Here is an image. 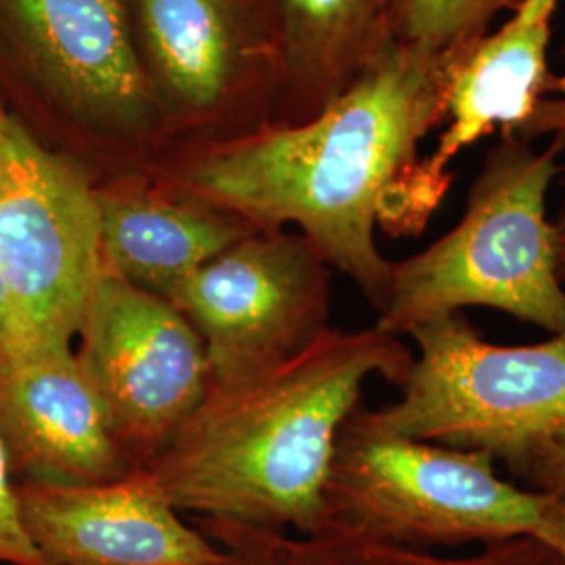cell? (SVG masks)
I'll return each mask as SVG.
<instances>
[{
    "label": "cell",
    "instance_id": "cell-1",
    "mask_svg": "<svg viewBox=\"0 0 565 565\" xmlns=\"http://www.w3.org/2000/svg\"><path fill=\"white\" fill-rule=\"evenodd\" d=\"M471 46L392 41L317 116L200 151L158 184L258 231L298 226L382 315L394 263L382 256L375 226L417 233L434 212L417 182L419 145L445 121L450 82Z\"/></svg>",
    "mask_w": 565,
    "mask_h": 565
},
{
    "label": "cell",
    "instance_id": "cell-2",
    "mask_svg": "<svg viewBox=\"0 0 565 565\" xmlns=\"http://www.w3.org/2000/svg\"><path fill=\"white\" fill-rule=\"evenodd\" d=\"M413 361L403 338L375 324L331 327L287 363L207 387L145 471L182 515L317 536L335 443L364 384L403 387Z\"/></svg>",
    "mask_w": 565,
    "mask_h": 565
},
{
    "label": "cell",
    "instance_id": "cell-3",
    "mask_svg": "<svg viewBox=\"0 0 565 565\" xmlns=\"http://www.w3.org/2000/svg\"><path fill=\"white\" fill-rule=\"evenodd\" d=\"M564 149L565 135L551 137L545 149L501 135L469 186L459 224L424 252L394 263L387 306L375 327L404 338L450 312L492 308L551 335L565 331V285L546 216Z\"/></svg>",
    "mask_w": 565,
    "mask_h": 565
},
{
    "label": "cell",
    "instance_id": "cell-4",
    "mask_svg": "<svg viewBox=\"0 0 565 565\" xmlns=\"http://www.w3.org/2000/svg\"><path fill=\"white\" fill-rule=\"evenodd\" d=\"M494 463L478 450L375 434L352 413L335 443L317 536L419 551L536 536L551 494L507 482Z\"/></svg>",
    "mask_w": 565,
    "mask_h": 565
},
{
    "label": "cell",
    "instance_id": "cell-5",
    "mask_svg": "<svg viewBox=\"0 0 565 565\" xmlns=\"http://www.w3.org/2000/svg\"><path fill=\"white\" fill-rule=\"evenodd\" d=\"M403 396L384 408L356 406L366 429L431 445L478 450L518 463L565 427V331L530 345H499L463 312L417 324Z\"/></svg>",
    "mask_w": 565,
    "mask_h": 565
},
{
    "label": "cell",
    "instance_id": "cell-6",
    "mask_svg": "<svg viewBox=\"0 0 565 565\" xmlns=\"http://www.w3.org/2000/svg\"><path fill=\"white\" fill-rule=\"evenodd\" d=\"M0 270L21 345H74L102 275L97 184L0 103Z\"/></svg>",
    "mask_w": 565,
    "mask_h": 565
},
{
    "label": "cell",
    "instance_id": "cell-7",
    "mask_svg": "<svg viewBox=\"0 0 565 565\" xmlns=\"http://www.w3.org/2000/svg\"><path fill=\"white\" fill-rule=\"evenodd\" d=\"M202 338L210 387L302 354L331 329V268L300 233L256 231L166 298Z\"/></svg>",
    "mask_w": 565,
    "mask_h": 565
},
{
    "label": "cell",
    "instance_id": "cell-8",
    "mask_svg": "<svg viewBox=\"0 0 565 565\" xmlns=\"http://www.w3.org/2000/svg\"><path fill=\"white\" fill-rule=\"evenodd\" d=\"M76 340L111 438L128 463L145 469L207 394L200 333L162 296L102 270Z\"/></svg>",
    "mask_w": 565,
    "mask_h": 565
},
{
    "label": "cell",
    "instance_id": "cell-9",
    "mask_svg": "<svg viewBox=\"0 0 565 565\" xmlns=\"http://www.w3.org/2000/svg\"><path fill=\"white\" fill-rule=\"evenodd\" d=\"M15 488L23 525L51 565H226L145 469L99 484Z\"/></svg>",
    "mask_w": 565,
    "mask_h": 565
},
{
    "label": "cell",
    "instance_id": "cell-10",
    "mask_svg": "<svg viewBox=\"0 0 565 565\" xmlns=\"http://www.w3.org/2000/svg\"><path fill=\"white\" fill-rule=\"evenodd\" d=\"M0 445L15 482L99 484L135 471L74 345H0Z\"/></svg>",
    "mask_w": 565,
    "mask_h": 565
},
{
    "label": "cell",
    "instance_id": "cell-11",
    "mask_svg": "<svg viewBox=\"0 0 565 565\" xmlns=\"http://www.w3.org/2000/svg\"><path fill=\"white\" fill-rule=\"evenodd\" d=\"M559 0H518L513 15L476 42L459 63L448 99L445 135L427 162L419 163V184L427 200L445 198L450 162L473 142L501 128L515 135L545 95L548 44Z\"/></svg>",
    "mask_w": 565,
    "mask_h": 565
},
{
    "label": "cell",
    "instance_id": "cell-12",
    "mask_svg": "<svg viewBox=\"0 0 565 565\" xmlns=\"http://www.w3.org/2000/svg\"><path fill=\"white\" fill-rule=\"evenodd\" d=\"M97 202L103 270L162 298L258 231L214 205L135 177L99 184Z\"/></svg>",
    "mask_w": 565,
    "mask_h": 565
},
{
    "label": "cell",
    "instance_id": "cell-13",
    "mask_svg": "<svg viewBox=\"0 0 565 565\" xmlns=\"http://www.w3.org/2000/svg\"><path fill=\"white\" fill-rule=\"evenodd\" d=\"M191 522L223 551L226 565H565L564 557L536 536L488 543L467 557H443L348 536H289L216 518Z\"/></svg>",
    "mask_w": 565,
    "mask_h": 565
},
{
    "label": "cell",
    "instance_id": "cell-14",
    "mask_svg": "<svg viewBox=\"0 0 565 565\" xmlns=\"http://www.w3.org/2000/svg\"><path fill=\"white\" fill-rule=\"evenodd\" d=\"M390 7L392 0H282L289 67L310 118L394 41Z\"/></svg>",
    "mask_w": 565,
    "mask_h": 565
},
{
    "label": "cell",
    "instance_id": "cell-15",
    "mask_svg": "<svg viewBox=\"0 0 565 565\" xmlns=\"http://www.w3.org/2000/svg\"><path fill=\"white\" fill-rule=\"evenodd\" d=\"M149 53L174 97L207 107L233 70V25L224 0H137Z\"/></svg>",
    "mask_w": 565,
    "mask_h": 565
},
{
    "label": "cell",
    "instance_id": "cell-16",
    "mask_svg": "<svg viewBox=\"0 0 565 565\" xmlns=\"http://www.w3.org/2000/svg\"><path fill=\"white\" fill-rule=\"evenodd\" d=\"M518 0H392V39L431 51H457L482 41L490 23Z\"/></svg>",
    "mask_w": 565,
    "mask_h": 565
},
{
    "label": "cell",
    "instance_id": "cell-17",
    "mask_svg": "<svg viewBox=\"0 0 565 565\" xmlns=\"http://www.w3.org/2000/svg\"><path fill=\"white\" fill-rule=\"evenodd\" d=\"M0 565H51L32 543L23 520L15 476L0 445Z\"/></svg>",
    "mask_w": 565,
    "mask_h": 565
},
{
    "label": "cell",
    "instance_id": "cell-18",
    "mask_svg": "<svg viewBox=\"0 0 565 565\" xmlns=\"http://www.w3.org/2000/svg\"><path fill=\"white\" fill-rule=\"evenodd\" d=\"M509 471L534 492L565 494V427L532 446Z\"/></svg>",
    "mask_w": 565,
    "mask_h": 565
},
{
    "label": "cell",
    "instance_id": "cell-19",
    "mask_svg": "<svg viewBox=\"0 0 565 565\" xmlns=\"http://www.w3.org/2000/svg\"><path fill=\"white\" fill-rule=\"evenodd\" d=\"M515 135L530 141L565 135V76L551 74L543 99Z\"/></svg>",
    "mask_w": 565,
    "mask_h": 565
},
{
    "label": "cell",
    "instance_id": "cell-20",
    "mask_svg": "<svg viewBox=\"0 0 565 565\" xmlns=\"http://www.w3.org/2000/svg\"><path fill=\"white\" fill-rule=\"evenodd\" d=\"M536 539H543L565 559V494H551L546 505L545 522Z\"/></svg>",
    "mask_w": 565,
    "mask_h": 565
},
{
    "label": "cell",
    "instance_id": "cell-21",
    "mask_svg": "<svg viewBox=\"0 0 565 565\" xmlns=\"http://www.w3.org/2000/svg\"><path fill=\"white\" fill-rule=\"evenodd\" d=\"M20 343V327H18V312L11 289L0 270V345H15Z\"/></svg>",
    "mask_w": 565,
    "mask_h": 565
},
{
    "label": "cell",
    "instance_id": "cell-22",
    "mask_svg": "<svg viewBox=\"0 0 565 565\" xmlns=\"http://www.w3.org/2000/svg\"><path fill=\"white\" fill-rule=\"evenodd\" d=\"M555 231V247H557V275L565 285V205L559 210L557 218L553 221Z\"/></svg>",
    "mask_w": 565,
    "mask_h": 565
},
{
    "label": "cell",
    "instance_id": "cell-23",
    "mask_svg": "<svg viewBox=\"0 0 565 565\" xmlns=\"http://www.w3.org/2000/svg\"><path fill=\"white\" fill-rule=\"evenodd\" d=\"M559 60L565 61V39L562 42V46H559Z\"/></svg>",
    "mask_w": 565,
    "mask_h": 565
}]
</instances>
